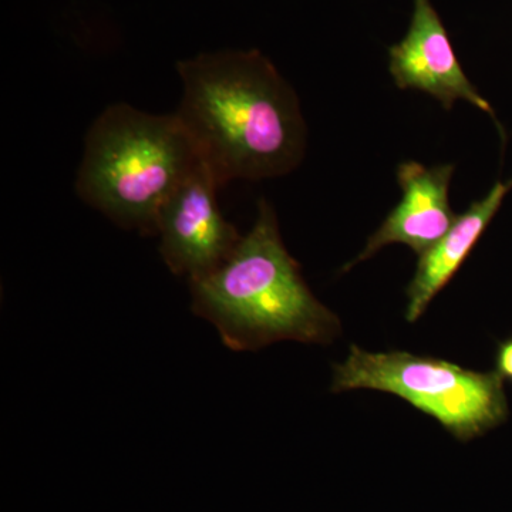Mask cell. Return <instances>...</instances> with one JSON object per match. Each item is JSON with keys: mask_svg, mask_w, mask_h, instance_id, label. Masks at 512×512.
<instances>
[{"mask_svg": "<svg viewBox=\"0 0 512 512\" xmlns=\"http://www.w3.org/2000/svg\"><path fill=\"white\" fill-rule=\"evenodd\" d=\"M369 389L394 394L467 443L503 423L507 400L500 377L409 352L370 353L350 346L333 366V393Z\"/></svg>", "mask_w": 512, "mask_h": 512, "instance_id": "4", "label": "cell"}, {"mask_svg": "<svg viewBox=\"0 0 512 512\" xmlns=\"http://www.w3.org/2000/svg\"><path fill=\"white\" fill-rule=\"evenodd\" d=\"M453 174V164L434 167L416 161L400 164L397 181L402 188V201L389 212L375 234L367 239L365 249L343 272L372 258L387 245H406L419 256L433 248L457 220L448 198Z\"/></svg>", "mask_w": 512, "mask_h": 512, "instance_id": "7", "label": "cell"}, {"mask_svg": "<svg viewBox=\"0 0 512 512\" xmlns=\"http://www.w3.org/2000/svg\"><path fill=\"white\" fill-rule=\"evenodd\" d=\"M220 188L214 174L201 163L158 214L160 254L170 271L187 276L188 282L220 268L241 241L237 228L218 207Z\"/></svg>", "mask_w": 512, "mask_h": 512, "instance_id": "5", "label": "cell"}, {"mask_svg": "<svg viewBox=\"0 0 512 512\" xmlns=\"http://www.w3.org/2000/svg\"><path fill=\"white\" fill-rule=\"evenodd\" d=\"M191 309L235 352L284 340L328 345L340 320L313 295L282 241L272 205L261 200L254 227L212 274L188 282Z\"/></svg>", "mask_w": 512, "mask_h": 512, "instance_id": "2", "label": "cell"}, {"mask_svg": "<svg viewBox=\"0 0 512 512\" xmlns=\"http://www.w3.org/2000/svg\"><path fill=\"white\" fill-rule=\"evenodd\" d=\"M177 117L217 178L258 181L295 170L306 124L291 84L258 50L202 53L177 64Z\"/></svg>", "mask_w": 512, "mask_h": 512, "instance_id": "1", "label": "cell"}, {"mask_svg": "<svg viewBox=\"0 0 512 512\" xmlns=\"http://www.w3.org/2000/svg\"><path fill=\"white\" fill-rule=\"evenodd\" d=\"M389 70L400 90H417L451 110L467 101L494 117L493 107L478 92L458 62L443 20L431 0H414L406 36L389 49Z\"/></svg>", "mask_w": 512, "mask_h": 512, "instance_id": "6", "label": "cell"}, {"mask_svg": "<svg viewBox=\"0 0 512 512\" xmlns=\"http://www.w3.org/2000/svg\"><path fill=\"white\" fill-rule=\"evenodd\" d=\"M201 163L177 114L117 103L87 133L76 191L120 227L156 234L161 208Z\"/></svg>", "mask_w": 512, "mask_h": 512, "instance_id": "3", "label": "cell"}, {"mask_svg": "<svg viewBox=\"0 0 512 512\" xmlns=\"http://www.w3.org/2000/svg\"><path fill=\"white\" fill-rule=\"evenodd\" d=\"M495 365H497L498 375L512 380V339L505 340L498 346Z\"/></svg>", "mask_w": 512, "mask_h": 512, "instance_id": "9", "label": "cell"}, {"mask_svg": "<svg viewBox=\"0 0 512 512\" xmlns=\"http://www.w3.org/2000/svg\"><path fill=\"white\" fill-rule=\"evenodd\" d=\"M511 188L512 180L495 183L484 198L474 201L464 214L457 215L453 227L433 248L419 256L416 274L406 289L409 299L407 322H417L433 299L450 284L483 237Z\"/></svg>", "mask_w": 512, "mask_h": 512, "instance_id": "8", "label": "cell"}]
</instances>
